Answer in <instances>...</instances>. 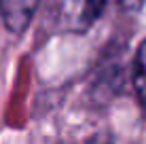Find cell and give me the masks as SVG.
I'll list each match as a JSON object with an SVG mask.
<instances>
[{"instance_id":"obj_4","label":"cell","mask_w":146,"mask_h":144,"mask_svg":"<svg viewBox=\"0 0 146 144\" xmlns=\"http://www.w3.org/2000/svg\"><path fill=\"white\" fill-rule=\"evenodd\" d=\"M121 2H123V7L127 9L129 13L146 19V0H121Z\"/></svg>"},{"instance_id":"obj_1","label":"cell","mask_w":146,"mask_h":144,"mask_svg":"<svg viewBox=\"0 0 146 144\" xmlns=\"http://www.w3.org/2000/svg\"><path fill=\"white\" fill-rule=\"evenodd\" d=\"M106 0H62L59 17L68 30L83 32L102 15Z\"/></svg>"},{"instance_id":"obj_2","label":"cell","mask_w":146,"mask_h":144,"mask_svg":"<svg viewBox=\"0 0 146 144\" xmlns=\"http://www.w3.org/2000/svg\"><path fill=\"white\" fill-rule=\"evenodd\" d=\"M40 0H0L2 19L11 32H21L30 23Z\"/></svg>"},{"instance_id":"obj_3","label":"cell","mask_w":146,"mask_h":144,"mask_svg":"<svg viewBox=\"0 0 146 144\" xmlns=\"http://www.w3.org/2000/svg\"><path fill=\"white\" fill-rule=\"evenodd\" d=\"M133 87L138 93L140 102L146 106V40L142 42V47L138 49L135 55V64H133Z\"/></svg>"},{"instance_id":"obj_5","label":"cell","mask_w":146,"mask_h":144,"mask_svg":"<svg viewBox=\"0 0 146 144\" xmlns=\"http://www.w3.org/2000/svg\"><path fill=\"white\" fill-rule=\"evenodd\" d=\"M87 144H114V142H112L110 136H106V133H98V136H93Z\"/></svg>"}]
</instances>
